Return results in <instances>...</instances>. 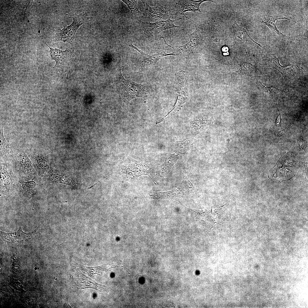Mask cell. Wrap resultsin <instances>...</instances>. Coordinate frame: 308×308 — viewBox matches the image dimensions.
Masks as SVG:
<instances>
[{
    "mask_svg": "<svg viewBox=\"0 0 308 308\" xmlns=\"http://www.w3.org/2000/svg\"><path fill=\"white\" fill-rule=\"evenodd\" d=\"M289 127H288L287 129L282 131H277L276 132V133L278 135H283L284 134L287 133L288 131H289Z\"/></svg>",
    "mask_w": 308,
    "mask_h": 308,
    "instance_id": "24",
    "label": "cell"
},
{
    "mask_svg": "<svg viewBox=\"0 0 308 308\" xmlns=\"http://www.w3.org/2000/svg\"><path fill=\"white\" fill-rule=\"evenodd\" d=\"M128 6L130 10L131 14V19L140 21L145 16L144 13L139 11L137 6V0H122Z\"/></svg>",
    "mask_w": 308,
    "mask_h": 308,
    "instance_id": "19",
    "label": "cell"
},
{
    "mask_svg": "<svg viewBox=\"0 0 308 308\" xmlns=\"http://www.w3.org/2000/svg\"><path fill=\"white\" fill-rule=\"evenodd\" d=\"M185 77V72L184 70H180L175 73L176 88L178 94L176 103L181 106H183L189 96L185 93L184 90Z\"/></svg>",
    "mask_w": 308,
    "mask_h": 308,
    "instance_id": "9",
    "label": "cell"
},
{
    "mask_svg": "<svg viewBox=\"0 0 308 308\" xmlns=\"http://www.w3.org/2000/svg\"><path fill=\"white\" fill-rule=\"evenodd\" d=\"M38 229L37 228L36 230L31 232L25 233L23 232L21 227H20L17 231L14 233H6L1 231V235L2 238L8 241L14 240L17 241L19 240L29 241L35 237Z\"/></svg>",
    "mask_w": 308,
    "mask_h": 308,
    "instance_id": "15",
    "label": "cell"
},
{
    "mask_svg": "<svg viewBox=\"0 0 308 308\" xmlns=\"http://www.w3.org/2000/svg\"><path fill=\"white\" fill-rule=\"evenodd\" d=\"M129 46L137 51L142 55L143 60L141 62V64L143 67H148L155 65L158 60L164 56L174 55L173 52L170 53H167L165 52L157 53L152 55H149L145 54L132 44H129Z\"/></svg>",
    "mask_w": 308,
    "mask_h": 308,
    "instance_id": "14",
    "label": "cell"
},
{
    "mask_svg": "<svg viewBox=\"0 0 308 308\" xmlns=\"http://www.w3.org/2000/svg\"><path fill=\"white\" fill-rule=\"evenodd\" d=\"M185 178L181 184L177 188L169 191L156 193L153 192L150 194L153 199L174 198L186 196L189 195L194 190V187L187 177Z\"/></svg>",
    "mask_w": 308,
    "mask_h": 308,
    "instance_id": "6",
    "label": "cell"
},
{
    "mask_svg": "<svg viewBox=\"0 0 308 308\" xmlns=\"http://www.w3.org/2000/svg\"><path fill=\"white\" fill-rule=\"evenodd\" d=\"M280 158L268 173V177L281 182L287 181L295 175L299 167L295 161Z\"/></svg>",
    "mask_w": 308,
    "mask_h": 308,
    "instance_id": "2",
    "label": "cell"
},
{
    "mask_svg": "<svg viewBox=\"0 0 308 308\" xmlns=\"http://www.w3.org/2000/svg\"><path fill=\"white\" fill-rule=\"evenodd\" d=\"M187 35L189 38V41L186 44L182 46L185 56L193 53L194 49L201 44L203 41V35L198 28H197L193 33Z\"/></svg>",
    "mask_w": 308,
    "mask_h": 308,
    "instance_id": "11",
    "label": "cell"
},
{
    "mask_svg": "<svg viewBox=\"0 0 308 308\" xmlns=\"http://www.w3.org/2000/svg\"><path fill=\"white\" fill-rule=\"evenodd\" d=\"M193 140L192 138H188L177 142L175 145V152L183 153L187 151L192 145Z\"/></svg>",
    "mask_w": 308,
    "mask_h": 308,
    "instance_id": "21",
    "label": "cell"
},
{
    "mask_svg": "<svg viewBox=\"0 0 308 308\" xmlns=\"http://www.w3.org/2000/svg\"><path fill=\"white\" fill-rule=\"evenodd\" d=\"M119 86V98L124 108L128 110V104L132 99L137 98H146L153 91L149 86L125 79L121 72Z\"/></svg>",
    "mask_w": 308,
    "mask_h": 308,
    "instance_id": "1",
    "label": "cell"
},
{
    "mask_svg": "<svg viewBox=\"0 0 308 308\" xmlns=\"http://www.w3.org/2000/svg\"><path fill=\"white\" fill-rule=\"evenodd\" d=\"M179 158V155L175 153L166 157L164 163L157 169L156 175L162 177L168 174Z\"/></svg>",
    "mask_w": 308,
    "mask_h": 308,
    "instance_id": "16",
    "label": "cell"
},
{
    "mask_svg": "<svg viewBox=\"0 0 308 308\" xmlns=\"http://www.w3.org/2000/svg\"><path fill=\"white\" fill-rule=\"evenodd\" d=\"M120 169L121 174L126 179L134 180L142 175H147L156 185L150 176L149 166L144 162L129 158L121 166Z\"/></svg>",
    "mask_w": 308,
    "mask_h": 308,
    "instance_id": "3",
    "label": "cell"
},
{
    "mask_svg": "<svg viewBox=\"0 0 308 308\" xmlns=\"http://www.w3.org/2000/svg\"><path fill=\"white\" fill-rule=\"evenodd\" d=\"M181 19L172 20L170 18L167 20L159 21L153 23L139 21L144 34L148 37H151L155 36L161 31L169 29L184 27L175 25L174 23L175 21Z\"/></svg>",
    "mask_w": 308,
    "mask_h": 308,
    "instance_id": "7",
    "label": "cell"
},
{
    "mask_svg": "<svg viewBox=\"0 0 308 308\" xmlns=\"http://www.w3.org/2000/svg\"><path fill=\"white\" fill-rule=\"evenodd\" d=\"M50 48V54L51 58L55 61L54 68L63 69L69 64L72 54V51L68 48L64 50L56 48H53L46 44Z\"/></svg>",
    "mask_w": 308,
    "mask_h": 308,
    "instance_id": "8",
    "label": "cell"
},
{
    "mask_svg": "<svg viewBox=\"0 0 308 308\" xmlns=\"http://www.w3.org/2000/svg\"><path fill=\"white\" fill-rule=\"evenodd\" d=\"M70 17L73 19L72 23L69 25H65L62 29H58L54 36V41L72 44L77 30L84 23L85 20L79 15H74Z\"/></svg>",
    "mask_w": 308,
    "mask_h": 308,
    "instance_id": "4",
    "label": "cell"
},
{
    "mask_svg": "<svg viewBox=\"0 0 308 308\" xmlns=\"http://www.w3.org/2000/svg\"><path fill=\"white\" fill-rule=\"evenodd\" d=\"M35 163L40 175H45L49 171L47 157L42 154L37 153L35 156Z\"/></svg>",
    "mask_w": 308,
    "mask_h": 308,
    "instance_id": "18",
    "label": "cell"
},
{
    "mask_svg": "<svg viewBox=\"0 0 308 308\" xmlns=\"http://www.w3.org/2000/svg\"><path fill=\"white\" fill-rule=\"evenodd\" d=\"M281 113L280 114L277 116L275 121L276 124L277 126H279L281 123Z\"/></svg>",
    "mask_w": 308,
    "mask_h": 308,
    "instance_id": "23",
    "label": "cell"
},
{
    "mask_svg": "<svg viewBox=\"0 0 308 308\" xmlns=\"http://www.w3.org/2000/svg\"><path fill=\"white\" fill-rule=\"evenodd\" d=\"M205 0L191 1L179 0L178 5L180 6L181 9V14L187 11L196 13L198 11L201 12L200 9V4Z\"/></svg>",
    "mask_w": 308,
    "mask_h": 308,
    "instance_id": "17",
    "label": "cell"
},
{
    "mask_svg": "<svg viewBox=\"0 0 308 308\" xmlns=\"http://www.w3.org/2000/svg\"><path fill=\"white\" fill-rule=\"evenodd\" d=\"M286 19L289 20L288 19L285 17H280L277 16H267L261 18L260 22L262 23L267 26L270 29L275 31L277 33L285 36L281 33L277 27L275 23L276 21L279 19Z\"/></svg>",
    "mask_w": 308,
    "mask_h": 308,
    "instance_id": "20",
    "label": "cell"
},
{
    "mask_svg": "<svg viewBox=\"0 0 308 308\" xmlns=\"http://www.w3.org/2000/svg\"><path fill=\"white\" fill-rule=\"evenodd\" d=\"M145 13V15L151 20L158 21L170 18L168 11L163 6L151 7L146 3Z\"/></svg>",
    "mask_w": 308,
    "mask_h": 308,
    "instance_id": "12",
    "label": "cell"
},
{
    "mask_svg": "<svg viewBox=\"0 0 308 308\" xmlns=\"http://www.w3.org/2000/svg\"><path fill=\"white\" fill-rule=\"evenodd\" d=\"M36 178V177H35ZM35 178L32 180L25 181L22 180L18 182V188L20 193L27 197H31L35 194L40 186L38 180Z\"/></svg>",
    "mask_w": 308,
    "mask_h": 308,
    "instance_id": "13",
    "label": "cell"
},
{
    "mask_svg": "<svg viewBox=\"0 0 308 308\" xmlns=\"http://www.w3.org/2000/svg\"><path fill=\"white\" fill-rule=\"evenodd\" d=\"M15 179L10 166L0 163V194L10 195L15 188Z\"/></svg>",
    "mask_w": 308,
    "mask_h": 308,
    "instance_id": "5",
    "label": "cell"
},
{
    "mask_svg": "<svg viewBox=\"0 0 308 308\" xmlns=\"http://www.w3.org/2000/svg\"><path fill=\"white\" fill-rule=\"evenodd\" d=\"M13 157L16 164L20 171L26 174L33 171L32 161L24 152L19 151L14 152Z\"/></svg>",
    "mask_w": 308,
    "mask_h": 308,
    "instance_id": "10",
    "label": "cell"
},
{
    "mask_svg": "<svg viewBox=\"0 0 308 308\" xmlns=\"http://www.w3.org/2000/svg\"><path fill=\"white\" fill-rule=\"evenodd\" d=\"M0 156L1 157L9 153V147L8 143L4 137L3 135V127L1 128L0 130Z\"/></svg>",
    "mask_w": 308,
    "mask_h": 308,
    "instance_id": "22",
    "label": "cell"
}]
</instances>
